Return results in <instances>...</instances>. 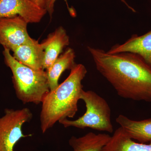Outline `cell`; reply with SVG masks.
I'll use <instances>...</instances> for the list:
<instances>
[{
    "mask_svg": "<svg viewBox=\"0 0 151 151\" xmlns=\"http://www.w3.org/2000/svg\"><path fill=\"white\" fill-rule=\"evenodd\" d=\"M97 70L125 99L151 102V66L137 54L88 46Z\"/></svg>",
    "mask_w": 151,
    "mask_h": 151,
    "instance_id": "cell-1",
    "label": "cell"
},
{
    "mask_svg": "<svg viewBox=\"0 0 151 151\" xmlns=\"http://www.w3.org/2000/svg\"><path fill=\"white\" fill-rule=\"evenodd\" d=\"M86 73L84 65L76 64L64 81L45 95L41 103L40 117L42 134L52 128L57 122L75 116L83 90L82 81Z\"/></svg>",
    "mask_w": 151,
    "mask_h": 151,
    "instance_id": "cell-2",
    "label": "cell"
},
{
    "mask_svg": "<svg viewBox=\"0 0 151 151\" xmlns=\"http://www.w3.org/2000/svg\"><path fill=\"white\" fill-rule=\"evenodd\" d=\"M4 48L5 62L12 73L13 83L18 99L24 104H41L50 91L46 70H35L22 64L14 58L9 50Z\"/></svg>",
    "mask_w": 151,
    "mask_h": 151,
    "instance_id": "cell-3",
    "label": "cell"
},
{
    "mask_svg": "<svg viewBox=\"0 0 151 151\" xmlns=\"http://www.w3.org/2000/svg\"><path fill=\"white\" fill-rule=\"evenodd\" d=\"M81 100L86 107L85 113L75 120L66 119L59 122L65 128H90L92 129L112 133L113 126L111 120V110L107 101L92 90H82Z\"/></svg>",
    "mask_w": 151,
    "mask_h": 151,
    "instance_id": "cell-4",
    "label": "cell"
},
{
    "mask_svg": "<svg viewBox=\"0 0 151 151\" xmlns=\"http://www.w3.org/2000/svg\"><path fill=\"white\" fill-rule=\"evenodd\" d=\"M32 117L28 108L5 109L4 115L0 117V151H14L15 146L20 140L32 136L24 134L22 128Z\"/></svg>",
    "mask_w": 151,
    "mask_h": 151,
    "instance_id": "cell-5",
    "label": "cell"
},
{
    "mask_svg": "<svg viewBox=\"0 0 151 151\" xmlns=\"http://www.w3.org/2000/svg\"><path fill=\"white\" fill-rule=\"evenodd\" d=\"M28 23L22 17L0 18V45L12 51L32 38L27 29Z\"/></svg>",
    "mask_w": 151,
    "mask_h": 151,
    "instance_id": "cell-6",
    "label": "cell"
},
{
    "mask_svg": "<svg viewBox=\"0 0 151 151\" xmlns=\"http://www.w3.org/2000/svg\"><path fill=\"white\" fill-rule=\"evenodd\" d=\"M47 13L31 0H0V18L19 16L28 24L37 23Z\"/></svg>",
    "mask_w": 151,
    "mask_h": 151,
    "instance_id": "cell-7",
    "label": "cell"
},
{
    "mask_svg": "<svg viewBox=\"0 0 151 151\" xmlns=\"http://www.w3.org/2000/svg\"><path fill=\"white\" fill-rule=\"evenodd\" d=\"M14 58L18 62L35 70L42 69L44 51L42 43L31 38L12 50Z\"/></svg>",
    "mask_w": 151,
    "mask_h": 151,
    "instance_id": "cell-8",
    "label": "cell"
},
{
    "mask_svg": "<svg viewBox=\"0 0 151 151\" xmlns=\"http://www.w3.org/2000/svg\"><path fill=\"white\" fill-rule=\"evenodd\" d=\"M44 51L42 69L46 70L55 61L63 48L70 44L69 36L62 27L50 34L42 42Z\"/></svg>",
    "mask_w": 151,
    "mask_h": 151,
    "instance_id": "cell-9",
    "label": "cell"
},
{
    "mask_svg": "<svg viewBox=\"0 0 151 151\" xmlns=\"http://www.w3.org/2000/svg\"><path fill=\"white\" fill-rule=\"evenodd\" d=\"M107 52L110 54L129 52L137 54L151 66V29L142 35H132L124 43L116 45Z\"/></svg>",
    "mask_w": 151,
    "mask_h": 151,
    "instance_id": "cell-10",
    "label": "cell"
},
{
    "mask_svg": "<svg viewBox=\"0 0 151 151\" xmlns=\"http://www.w3.org/2000/svg\"><path fill=\"white\" fill-rule=\"evenodd\" d=\"M116 122L132 139L139 143L151 142V118L134 121L120 115L116 118Z\"/></svg>",
    "mask_w": 151,
    "mask_h": 151,
    "instance_id": "cell-11",
    "label": "cell"
},
{
    "mask_svg": "<svg viewBox=\"0 0 151 151\" xmlns=\"http://www.w3.org/2000/svg\"><path fill=\"white\" fill-rule=\"evenodd\" d=\"M100 151H151V142L149 144L137 142L120 127Z\"/></svg>",
    "mask_w": 151,
    "mask_h": 151,
    "instance_id": "cell-12",
    "label": "cell"
},
{
    "mask_svg": "<svg viewBox=\"0 0 151 151\" xmlns=\"http://www.w3.org/2000/svg\"><path fill=\"white\" fill-rule=\"evenodd\" d=\"M75 57L73 49L68 48L46 70L50 91L58 86V80L62 73L65 70H71L74 67L76 64Z\"/></svg>",
    "mask_w": 151,
    "mask_h": 151,
    "instance_id": "cell-13",
    "label": "cell"
},
{
    "mask_svg": "<svg viewBox=\"0 0 151 151\" xmlns=\"http://www.w3.org/2000/svg\"><path fill=\"white\" fill-rule=\"evenodd\" d=\"M111 138L108 134L89 132L79 137L73 136L68 143L73 151H100Z\"/></svg>",
    "mask_w": 151,
    "mask_h": 151,
    "instance_id": "cell-14",
    "label": "cell"
},
{
    "mask_svg": "<svg viewBox=\"0 0 151 151\" xmlns=\"http://www.w3.org/2000/svg\"><path fill=\"white\" fill-rule=\"evenodd\" d=\"M65 1L66 2H67V0H65ZM121 1L126 5L128 4V3L125 1V0H121ZM56 1V0H46L45 9L50 17H52L54 12L55 3Z\"/></svg>",
    "mask_w": 151,
    "mask_h": 151,
    "instance_id": "cell-15",
    "label": "cell"
},
{
    "mask_svg": "<svg viewBox=\"0 0 151 151\" xmlns=\"http://www.w3.org/2000/svg\"><path fill=\"white\" fill-rule=\"evenodd\" d=\"M35 4L42 8L45 9L46 0H31Z\"/></svg>",
    "mask_w": 151,
    "mask_h": 151,
    "instance_id": "cell-16",
    "label": "cell"
}]
</instances>
